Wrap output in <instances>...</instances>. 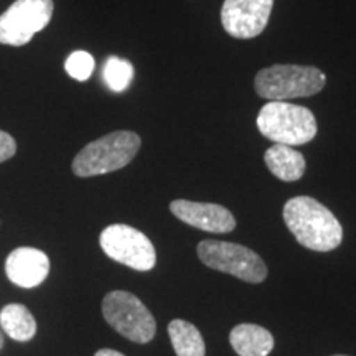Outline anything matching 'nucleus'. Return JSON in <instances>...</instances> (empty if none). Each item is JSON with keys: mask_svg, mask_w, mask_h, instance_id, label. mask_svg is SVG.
Listing matches in <instances>:
<instances>
[{"mask_svg": "<svg viewBox=\"0 0 356 356\" xmlns=\"http://www.w3.org/2000/svg\"><path fill=\"white\" fill-rule=\"evenodd\" d=\"M50 273V259L35 248H17L6 261L8 280L22 289H33L44 282Z\"/></svg>", "mask_w": 356, "mask_h": 356, "instance_id": "9b49d317", "label": "nucleus"}, {"mask_svg": "<svg viewBox=\"0 0 356 356\" xmlns=\"http://www.w3.org/2000/svg\"><path fill=\"white\" fill-rule=\"evenodd\" d=\"M229 341L239 356H267L274 348L273 333L254 323L236 325Z\"/></svg>", "mask_w": 356, "mask_h": 356, "instance_id": "f8f14e48", "label": "nucleus"}, {"mask_svg": "<svg viewBox=\"0 0 356 356\" xmlns=\"http://www.w3.org/2000/svg\"><path fill=\"white\" fill-rule=\"evenodd\" d=\"M142 145L139 134L132 131H114L89 142L79 150L71 163L76 177L88 178L121 170L132 162Z\"/></svg>", "mask_w": 356, "mask_h": 356, "instance_id": "f03ea898", "label": "nucleus"}, {"mask_svg": "<svg viewBox=\"0 0 356 356\" xmlns=\"http://www.w3.org/2000/svg\"><path fill=\"white\" fill-rule=\"evenodd\" d=\"M327 83L323 71L315 66L273 65L257 71L254 89L257 96L269 101L309 97L322 91Z\"/></svg>", "mask_w": 356, "mask_h": 356, "instance_id": "20e7f679", "label": "nucleus"}, {"mask_svg": "<svg viewBox=\"0 0 356 356\" xmlns=\"http://www.w3.org/2000/svg\"><path fill=\"white\" fill-rule=\"evenodd\" d=\"M168 335L177 356H204L202 333L186 320H172L168 323Z\"/></svg>", "mask_w": 356, "mask_h": 356, "instance_id": "2eb2a0df", "label": "nucleus"}, {"mask_svg": "<svg viewBox=\"0 0 356 356\" xmlns=\"http://www.w3.org/2000/svg\"><path fill=\"white\" fill-rule=\"evenodd\" d=\"M0 327L15 341H30L37 335V320L22 304H8L0 310Z\"/></svg>", "mask_w": 356, "mask_h": 356, "instance_id": "4468645a", "label": "nucleus"}, {"mask_svg": "<svg viewBox=\"0 0 356 356\" xmlns=\"http://www.w3.org/2000/svg\"><path fill=\"white\" fill-rule=\"evenodd\" d=\"M274 0H225L221 25L225 32L238 40L259 37L269 24Z\"/></svg>", "mask_w": 356, "mask_h": 356, "instance_id": "1a4fd4ad", "label": "nucleus"}, {"mask_svg": "<svg viewBox=\"0 0 356 356\" xmlns=\"http://www.w3.org/2000/svg\"><path fill=\"white\" fill-rule=\"evenodd\" d=\"M55 12L53 0H15L0 15V44L25 47L50 24Z\"/></svg>", "mask_w": 356, "mask_h": 356, "instance_id": "0eeeda50", "label": "nucleus"}, {"mask_svg": "<svg viewBox=\"0 0 356 356\" xmlns=\"http://www.w3.org/2000/svg\"><path fill=\"white\" fill-rule=\"evenodd\" d=\"M95 58H92L91 53L76 50L66 58L65 70L76 81H88L91 78L92 71H95Z\"/></svg>", "mask_w": 356, "mask_h": 356, "instance_id": "f3484780", "label": "nucleus"}, {"mask_svg": "<svg viewBox=\"0 0 356 356\" xmlns=\"http://www.w3.org/2000/svg\"><path fill=\"white\" fill-rule=\"evenodd\" d=\"M197 252L203 264L244 282L259 284L267 277V266L262 257L241 244L207 239L198 244Z\"/></svg>", "mask_w": 356, "mask_h": 356, "instance_id": "423d86ee", "label": "nucleus"}, {"mask_svg": "<svg viewBox=\"0 0 356 356\" xmlns=\"http://www.w3.org/2000/svg\"><path fill=\"white\" fill-rule=\"evenodd\" d=\"M17 154V142L10 134L0 131V163L10 160Z\"/></svg>", "mask_w": 356, "mask_h": 356, "instance_id": "a211bd4d", "label": "nucleus"}, {"mask_svg": "<svg viewBox=\"0 0 356 356\" xmlns=\"http://www.w3.org/2000/svg\"><path fill=\"white\" fill-rule=\"evenodd\" d=\"M170 211L188 226L208 231V233H231L236 228L233 213L216 203L175 200L170 203Z\"/></svg>", "mask_w": 356, "mask_h": 356, "instance_id": "9d476101", "label": "nucleus"}, {"mask_svg": "<svg viewBox=\"0 0 356 356\" xmlns=\"http://www.w3.org/2000/svg\"><path fill=\"white\" fill-rule=\"evenodd\" d=\"M106 322L134 343H149L157 332V323L149 309L126 291H113L102 300Z\"/></svg>", "mask_w": 356, "mask_h": 356, "instance_id": "39448f33", "label": "nucleus"}, {"mask_svg": "<svg viewBox=\"0 0 356 356\" xmlns=\"http://www.w3.org/2000/svg\"><path fill=\"white\" fill-rule=\"evenodd\" d=\"M284 221L302 246L328 252L343 239V228L335 215L312 197H293L284 204Z\"/></svg>", "mask_w": 356, "mask_h": 356, "instance_id": "f257e3e1", "label": "nucleus"}, {"mask_svg": "<svg viewBox=\"0 0 356 356\" xmlns=\"http://www.w3.org/2000/svg\"><path fill=\"white\" fill-rule=\"evenodd\" d=\"M333 356H346V355H333Z\"/></svg>", "mask_w": 356, "mask_h": 356, "instance_id": "412c9836", "label": "nucleus"}, {"mask_svg": "<svg viewBox=\"0 0 356 356\" xmlns=\"http://www.w3.org/2000/svg\"><path fill=\"white\" fill-rule=\"evenodd\" d=\"M99 244L111 259L140 273L154 269L157 262L152 241L129 225H111L102 229Z\"/></svg>", "mask_w": 356, "mask_h": 356, "instance_id": "6e6552de", "label": "nucleus"}, {"mask_svg": "<svg viewBox=\"0 0 356 356\" xmlns=\"http://www.w3.org/2000/svg\"><path fill=\"white\" fill-rule=\"evenodd\" d=\"M2 346H3V337L2 333H0V350H2Z\"/></svg>", "mask_w": 356, "mask_h": 356, "instance_id": "aec40b11", "label": "nucleus"}, {"mask_svg": "<svg viewBox=\"0 0 356 356\" xmlns=\"http://www.w3.org/2000/svg\"><path fill=\"white\" fill-rule=\"evenodd\" d=\"M266 139L284 145H304L317 136V119L310 109L289 101H269L256 119Z\"/></svg>", "mask_w": 356, "mask_h": 356, "instance_id": "7ed1b4c3", "label": "nucleus"}, {"mask_svg": "<svg viewBox=\"0 0 356 356\" xmlns=\"http://www.w3.org/2000/svg\"><path fill=\"white\" fill-rule=\"evenodd\" d=\"M102 76L108 88L114 92H122L129 88L134 78V66L131 61L119 56H109L106 60Z\"/></svg>", "mask_w": 356, "mask_h": 356, "instance_id": "dca6fc26", "label": "nucleus"}, {"mask_svg": "<svg viewBox=\"0 0 356 356\" xmlns=\"http://www.w3.org/2000/svg\"><path fill=\"white\" fill-rule=\"evenodd\" d=\"M95 356H124V355L119 353V351H115V350L102 348V350H99V351H96Z\"/></svg>", "mask_w": 356, "mask_h": 356, "instance_id": "6ab92c4d", "label": "nucleus"}, {"mask_svg": "<svg viewBox=\"0 0 356 356\" xmlns=\"http://www.w3.org/2000/svg\"><path fill=\"white\" fill-rule=\"evenodd\" d=\"M264 162L274 177L282 181H297L304 177L307 163L304 155L291 145L275 144L266 150Z\"/></svg>", "mask_w": 356, "mask_h": 356, "instance_id": "ddd939ff", "label": "nucleus"}]
</instances>
